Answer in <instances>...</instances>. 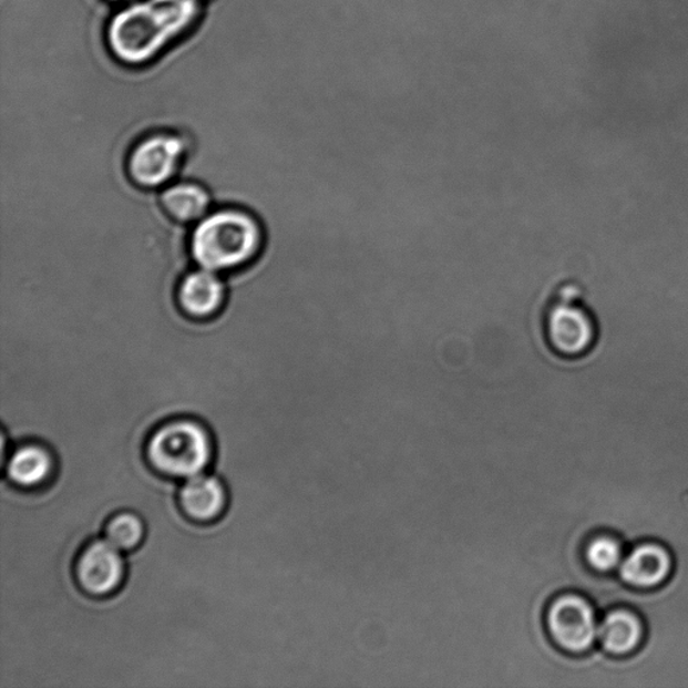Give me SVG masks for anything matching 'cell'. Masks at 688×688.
I'll list each match as a JSON object with an SVG mask.
<instances>
[{"label":"cell","mask_w":688,"mask_h":688,"mask_svg":"<svg viewBox=\"0 0 688 688\" xmlns=\"http://www.w3.org/2000/svg\"><path fill=\"white\" fill-rule=\"evenodd\" d=\"M198 14L197 0H145L112 19V53L127 64H143L178 37Z\"/></svg>","instance_id":"obj_1"},{"label":"cell","mask_w":688,"mask_h":688,"mask_svg":"<svg viewBox=\"0 0 688 688\" xmlns=\"http://www.w3.org/2000/svg\"><path fill=\"white\" fill-rule=\"evenodd\" d=\"M263 226L239 208H223L202 218L191 238V254L199 268L216 274L246 267L260 255Z\"/></svg>","instance_id":"obj_2"},{"label":"cell","mask_w":688,"mask_h":688,"mask_svg":"<svg viewBox=\"0 0 688 688\" xmlns=\"http://www.w3.org/2000/svg\"><path fill=\"white\" fill-rule=\"evenodd\" d=\"M542 336L547 349L564 361H578L596 349L598 319L576 283L561 284L554 290L542 314Z\"/></svg>","instance_id":"obj_3"},{"label":"cell","mask_w":688,"mask_h":688,"mask_svg":"<svg viewBox=\"0 0 688 688\" xmlns=\"http://www.w3.org/2000/svg\"><path fill=\"white\" fill-rule=\"evenodd\" d=\"M213 452L210 433L201 422L191 419L164 422L151 434L145 448L154 471L185 481L205 472Z\"/></svg>","instance_id":"obj_4"},{"label":"cell","mask_w":688,"mask_h":688,"mask_svg":"<svg viewBox=\"0 0 688 688\" xmlns=\"http://www.w3.org/2000/svg\"><path fill=\"white\" fill-rule=\"evenodd\" d=\"M548 637L562 651L579 655L598 639L595 610L584 597L565 593L548 604L545 616Z\"/></svg>","instance_id":"obj_5"},{"label":"cell","mask_w":688,"mask_h":688,"mask_svg":"<svg viewBox=\"0 0 688 688\" xmlns=\"http://www.w3.org/2000/svg\"><path fill=\"white\" fill-rule=\"evenodd\" d=\"M185 155L186 143L178 135L155 134L144 137L129 155L130 178L143 188L167 186L178 174Z\"/></svg>","instance_id":"obj_6"},{"label":"cell","mask_w":688,"mask_h":688,"mask_svg":"<svg viewBox=\"0 0 688 688\" xmlns=\"http://www.w3.org/2000/svg\"><path fill=\"white\" fill-rule=\"evenodd\" d=\"M74 574L80 589L86 595L109 596L120 588L124 579L122 552L106 540L93 541L80 553Z\"/></svg>","instance_id":"obj_7"},{"label":"cell","mask_w":688,"mask_h":688,"mask_svg":"<svg viewBox=\"0 0 688 688\" xmlns=\"http://www.w3.org/2000/svg\"><path fill=\"white\" fill-rule=\"evenodd\" d=\"M226 301L225 283L213 270L199 268L183 277L176 302L181 311L193 320H207L216 317Z\"/></svg>","instance_id":"obj_8"},{"label":"cell","mask_w":688,"mask_h":688,"mask_svg":"<svg viewBox=\"0 0 688 688\" xmlns=\"http://www.w3.org/2000/svg\"><path fill=\"white\" fill-rule=\"evenodd\" d=\"M178 501L183 514L194 522L207 523L224 514L227 494L218 478L204 472L187 479L179 490Z\"/></svg>","instance_id":"obj_9"},{"label":"cell","mask_w":688,"mask_h":688,"mask_svg":"<svg viewBox=\"0 0 688 688\" xmlns=\"http://www.w3.org/2000/svg\"><path fill=\"white\" fill-rule=\"evenodd\" d=\"M671 566L670 554L665 547L641 545L623 559L620 576L637 588H655L670 576Z\"/></svg>","instance_id":"obj_10"},{"label":"cell","mask_w":688,"mask_h":688,"mask_svg":"<svg viewBox=\"0 0 688 688\" xmlns=\"http://www.w3.org/2000/svg\"><path fill=\"white\" fill-rule=\"evenodd\" d=\"M161 205L176 223L193 224L207 216L212 197L197 182H176L164 188Z\"/></svg>","instance_id":"obj_11"},{"label":"cell","mask_w":688,"mask_h":688,"mask_svg":"<svg viewBox=\"0 0 688 688\" xmlns=\"http://www.w3.org/2000/svg\"><path fill=\"white\" fill-rule=\"evenodd\" d=\"M53 470L52 453L40 444H24L17 448L6 464L10 482L22 489H33L47 483Z\"/></svg>","instance_id":"obj_12"},{"label":"cell","mask_w":688,"mask_h":688,"mask_svg":"<svg viewBox=\"0 0 688 688\" xmlns=\"http://www.w3.org/2000/svg\"><path fill=\"white\" fill-rule=\"evenodd\" d=\"M643 635L640 618L628 610L612 612L598 627V640L605 651L616 656L634 653Z\"/></svg>","instance_id":"obj_13"},{"label":"cell","mask_w":688,"mask_h":688,"mask_svg":"<svg viewBox=\"0 0 688 688\" xmlns=\"http://www.w3.org/2000/svg\"><path fill=\"white\" fill-rule=\"evenodd\" d=\"M144 532L141 516L129 511L113 515L104 530L105 540L120 552L134 551L142 544Z\"/></svg>","instance_id":"obj_14"},{"label":"cell","mask_w":688,"mask_h":688,"mask_svg":"<svg viewBox=\"0 0 688 688\" xmlns=\"http://www.w3.org/2000/svg\"><path fill=\"white\" fill-rule=\"evenodd\" d=\"M586 561L598 572H609L620 566L623 562V548L610 536H598L586 547Z\"/></svg>","instance_id":"obj_15"}]
</instances>
